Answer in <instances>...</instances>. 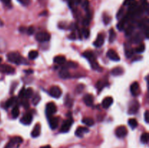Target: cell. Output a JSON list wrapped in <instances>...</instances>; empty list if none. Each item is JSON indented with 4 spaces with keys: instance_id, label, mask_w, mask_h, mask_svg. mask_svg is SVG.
<instances>
[{
    "instance_id": "cell-1",
    "label": "cell",
    "mask_w": 149,
    "mask_h": 148,
    "mask_svg": "<svg viewBox=\"0 0 149 148\" xmlns=\"http://www.w3.org/2000/svg\"><path fill=\"white\" fill-rule=\"evenodd\" d=\"M7 59L12 63L16 64V65H20L22 63L23 58L20 56V54L17 52H10L7 55Z\"/></svg>"
},
{
    "instance_id": "cell-2",
    "label": "cell",
    "mask_w": 149,
    "mask_h": 148,
    "mask_svg": "<svg viewBox=\"0 0 149 148\" xmlns=\"http://www.w3.org/2000/svg\"><path fill=\"white\" fill-rule=\"evenodd\" d=\"M35 38L39 42H46L50 39V35L47 32H39L36 33Z\"/></svg>"
},
{
    "instance_id": "cell-3",
    "label": "cell",
    "mask_w": 149,
    "mask_h": 148,
    "mask_svg": "<svg viewBox=\"0 0 149 148\" xmlns=\"http://www.w3.org/2000/svg\"><path fill=\"white\" fill-rule=\"evenodd\" d=\"M22 142H23V139L20 136H15L10 139V141L6 145L4 148H13L15 145H20Z\"/></svg>"
},
{
    "instance_id": "cell-4",
    "label": "cell",
    "mask_w": 149,
    "mask_h": 148,
    "mask_svg": "<svg viewBox=\"0 0 149 148\" xmlns=\"http://www.w3.org/2000/svg\"><path fill=\"white\" fill-rule=\"evenodd\" d=\"M73 124V119L72 118H69L67 120H65V121L63 122V123L62 124V126L61 128V130L60 131L61 133H66L69 131V129H71V126Z\"/></svg>"
},
{
    "instance_id": "cell-5",
    "label": "cell",
    "mask_w": 149,
    "mask_h": 148,
    "mask_svg": "<svg viewBox=\"0 0 149 148\" xmlns=\"http://www.w3.org/2000/svg\"><path fill=\"white\" fill-rule=\"evenodd\" d=\"M49 94L52 96L54 98H59L62 94V91H61V88L58 86H52L49 91Z\"/></svg>"
},
{
    "instance_id": "cell-6",
    "label": "cell",
    "mask_w": 149,
    "mask_h": 148,
    "mask_svg": "<svg viewBox=\"0 0 149 148\" xmlns=\"http://www.w3.org/2000/svg\"><path fill=\"white\" fill-rule=\"evenodd\" d=\"M57 107L53 102H49L46 106V114L48 118L52 117L54 113H56Z\"/></svg>"
},
{
    "instance_id": "cell-7",
    "label": "cell",
    "mask_w": 149,
    "mask_h": 148,
    "mask_svg": "<svg viewBox=\"0 0 149 148\" xmlns=\"http://www.w3.org/2000/svg\"><path fill=\"white\" fill-rule=\"evenodd\" d=\"M115 133H116V136H118L119 138H123L127 134V129L125 126H120L116 128Z\"/></svg>"
},
{
    "instance_id": "cell-8",
    "label": "cell",
    "mask_w": 149,
    "mask_h": 148,
    "mask_svg": "<svg viewBox=\"0 0 149 148\" xmlns=\"http://www.w3.org/2000/svg\"><path fill=\"white\" fill-rule=\"evenodd\" d=\"M130 91L131 94L135 96V97L139 95L140 92H141V89H140L139 84L138 82H134L131 84Z\"/></svg>"
},
{
    "instance_id": "cell-9",
    "label": "cell",
    "mask_w": 149,
    "mask_h": 148,
    "mask_svg": "<svg viewBox=\"0 0 149 148\" xmlns=\"http://www.w3.org/2000/svg\"><path fill=\"white\" fill-rule=\"evenodd\" d=\"M139 103L138 101H133L130 104L129 107V110H128V113L130 114H135V113H138V110H139Z\"/></svg>"
},
{
    "instance_id": "cell-10",
    "label": "cell",
    "mask_w": 149,
    "mask_h": 148,
    "mask_svg": "<svg viewBox=\"0 0 149 148\" xmlns=\"http://www.w3.org/2000/svg\"><path fill=\"white\" fill-rule=\"evenodd\" d=\"M0 71L2 73H5L12 74L15 73V69L13 67L10 66V65L2 64V65H0Z\"/></svg>"
},
{
    "instance_id": "cell-11",
    "label": "cell",
    "mask_w": 149,
    "mask_h": 148,
    "mask_svg": "<svg viewBox=\"0 0 149 148\" xmlns=\"http://www.w3.org/2000/svg\"><path fill=\"white\" fill-rule=\"evenodd\" d=\"M107 57L113 61H119L120 60V57H119V55L117 54V52L116 51H114L113 49H109L107 52Z\"/></svg>"
},
{
    "instance_id": "cell-12",
    "label": "cell",
    "mask_w": 149,
    "mask_h": 148,
    "mask_svg": "<svg viewBox=\"0 0 149 148\" xmlns=\"http://www.w3.org/2000/svg\"><path fill=\"white\" fill-rule=\"evenodd\" d=\"M83 101H84V104L87 106H92L94 102V98H93V96L90 94H87L84 96L83 97Z\"/></svg>"
},
{
    "instance_id": "cell-13",
    "label": "cell",
    "mask_w": 149,
    "mask_h": 148,
    "mask_svg": "<svg viewBox=\"0 0 149 148\" xmlns=\"http://www.w3.org/2000/svg\"><path fill=\"white\" fill-rule=\"evenodd\" d=\"M113 100L111 97H107L103 100L102 102V106L104 109H108L109 107L111 106V104H113Z\"/></svg>"
},
{
    "instance_id": "cell-14",
    "label": "cell",
    "mask_w": 149,
    "mask_h": 148,
    "mask_svg": "<svg viewBox=\"0 0 149 148\" xmlns=\"http://www.w3.org/2000/svg\"><path fill=\"white\" fill-rule=\"evenodd\" d=\"M32 121V115L31 113H26L20 119V122L24 125H29Z\"/></svg>"
},
{
    "instance_id": "cell-15",
    "label": "cell",
    "mask_w": 149,
    "mask_h": 148,
    "mask_svg": "<svg viewBox=\"0 0 149 148\" xmlns=\"http://www.w3.org/2000/svg\"><path fill=\"white\" fill-rule=\"evenodd\" d=\"M104 36L102 34H99L98 36H97V39H96V40L94 41L93 44H94V46H96V47H101L103 45V44H104Z\"/></svg>"
},
{
    "instance_id": "cell-16",
    "label": "cell",
    "mask_w": 149,
    "mask_h": 148,
    "mask_svg": "<svg viewBox=\"0 0 149 148\" xmlns=\"http://www.w3.org/2000/svg\"><path fill=\"white\" fill-rule=\"evenodd\" d=\"M58 123H59V120H58V118H55V117L49 118V124L52 129H56V128L58 126Z\"/></svg>"
},
{
    "instance_id": "cell-17",
    "label": "cell",
    "mask_w": 149,
    "mask_h": 148,
    "mask_svg": "<svg viewBox=\"0 0 149 148\" xmlns=\"http://www.w3.org/2000/svg\"><path fill=\"white\" fill-rule=\"evenodd\" d=\"M59 76L60 78H63V79H66V78H70V73L68 71V68H65V67L62 68V69L59 72Z\"/></svg>"
},
{
    "instance_id": "cell-18",
    "label": "cell",
    "mask_w": 149,
    "mask_h": 148,
    "mask_svg": "<svg viewBox=\"0 0 149 148\" xmlns=\"http://www.w3.org/2000/svg\"><path fill=\"white\" fill-rule=\"evenodd\" d=\"M41 132V126L39 123H37V124L35 125L34 128L31 131V136L33 138H36L37 136H39L40 135Z\"/></svg>"
},
{
    "instance_id": "cell-19",
    "label": "cell",
    "mask_w": 149,
    "mask_h": 148,
    "mask_svg": "<svg viewBox=\"0 0 149 148\" xmlns=\"http://www.w3.org/2000/svg\"><path fill=\"white\" fill-rule=\"evenodd\" d=\"M89 132V129L86 127H79L78 129L76 130L75 134L76 136L78 137H82L84 133H87Z\"/></svg>"
},
{
    "instance_id": "cell-20",
    "label": "cell",
    "mask_w": 149,
    "mask_h": 148,
    "mask_svg": "<svg viewBox=\"0 0 149 148\" xmlns=\"http://www.w3.org/2000/svg\"><path fill=\"white\" fill-rule=\"evenodd\" d=\"M83 56L86 58V59H88L90 62V63L94 61H95V57L94 54L91 52H85L83 53Z\"/></svg>"
},
{
    "instance_id": "cell-21",
    "label": "cell",
    "mask_w": 149,
    "mask_h": 148,
    "mask_svg": "<svg viewBox=\"0 0 149 148\" xmlns=\"http://www.w3.org/2000/svg\"><path fill=\"white\" fill-rule=\"evenodd\" d=\"M124 73L123 68L121 67H116V68H113L111 71V74L114 76H119V75H122Z\"/></svg>"
},
{
    "instance_id": "cell-22",
    "label": "cell",
    "mask_w": 149,
    "mask_h": 148,
    "mask_svg": "<svg viewBox=\"0 0 149 148\" xmlns=\"http://www.w3.org/2000/svg\"><path fill=\"white\" fill-rule=\"evenodd\" d=\"M124 5L130 7V9H133L137 7L136 0H125L124 2Z\"/></svg>"
},
{
    "instance_id": "cell-23",
    "label": "cell",
    "mask_w": 149,
    "mask_h": 148,
    "mask_svg": "<svg viewBox=\"0 0 149 148\" xmlns=\"http://www.w3.org/2000/svg\"><path fill=\"white\" fill-rule=\"evenodd\" d=\"M66 61V59L64 56H57L54 58V62L58 65H63Z\"/></svg>"
},
{
    "instance_id": "cell-24",
    "label": "cell",
    "mask_w": 149,
    "mask_h": 148,
    "mask_svg": "<svg viewBox=\"0 0 149 148\" xmlns=\"http://www.w3.org/2000/svg\"><path fill=\"white\" fill-rule=\"evenodd\" d=\"M82 123H84L86 126H92L94 125L95 121L93 118H84L82 119Z\"/></svg>"
},
{
    "instance_id": "cell-25",
    "label": "cell",
    "mask_w": 149,
    "mask_h": 148,
    "mask_svg": "<svg viewBox=\"0 0 149 148\" xmlns=\"http://www.w3.org/2000/svg\"><path fill=\"white\" fill-rule=\"evenodd\" d=\"M116 34L115 30H113V28L110 29V30H109V41H110L111 43L115 41V39H116Z\"/></svg>"
},
{
    "instance_id": "cell-26",
    "label": "cell",
    "mask_w": 149,
    "mask_h": 148,
    "mask_svg": "<svg viewBox=\"0 0 149 148\" xmlns=\"http://www.w3.org/2000/svg\"><path fill=\"white\" fill-rule=\"evenodd\" d=\"M128 124H129V126H130L132 129H134L138 126V121L136 120V119L130 118L129 120V121H128Z\"/></svg>"
},
{
    "instance_id": "cell-27",
    "label": "cell",
    "mask_w": 149,
    "mask_h": 148,
    "mask_svg": "<svg viewBox=\"0 0 149 148\" xmlns=\"http://www.w3.org/2000/svg\"><path fill=\"white\" fill-rule=\"evenodd\" d=\"M19 114H20V110H19V108L17 106H15V107H13V109L12 110V115L14 118H16L18 117Z\"/></svg>"
},
{
    "instance_id": "cell-28",
    "label": "cell",
    "mask_w": 149,
    "mask_h": 148,
    "mask_svg": "<svg viewBox=\"0 0 149 148\" xmlns=\"http://www.w3.org/2000/svg\"><path fill=\"white\" fill-rule=\"evenodd\" d=\"M33 96V89L31 88H28L25 90V98L29 99Z\"/></svg>"
},
{
    "instance_id": "cell-29",
    "label": "cell",
    "mask_w": 149,
    "mask_h": 148,
    "mask_svg": "<svg viewBox=\"0 0 149 148\" xmlns=\"http://www.w3.org/2000/svg\"><path fill=\"white\" fill-rule=\"evenodd\" d=\"M15 102H16V100H15V97H11V98H10L5 102L6 107H11L12 105H13V104H14L15 103Z\"/></svg>"
},
{
    "instance_id": "cell-30",
    "label": "cell",
    "mask_w": 149,
    "mask_h": 148,
    "mask_svg": "<svg viewBox=\"0 0 149 148\" xmlns=\"http://www.w3.org/2000/svg\"><path fill=\"white\" fill-rule=\"evenodd\" d=\"M38 55H39V53H38L37 51L32 50V51H31V52H29V59H34L37 57Z\"/></svg>"
},
{
    "instance_id": "cell-31",
    "label": "cell",
    "mask_w": 149,
    "mask_h": 148,
    "mask_svg": "<svg viewBox=\"0 0 149 148\" xmlns=\"http://www.w3.org/2000/svg\"><path fill=\"white\" fill-rule=\"evenodd\" d=\"M141 141L142 143L147 144L148 142V133H143L141 136Z\"/></svg>"
},
{
    "instance_id": "cell-32",
    "label": "cell",
    "mask_w": 149,
    "mask_h": 148,
    "mask_svg": "<svg viewBox=\"0 0 149 148\" xmlns=\"http://www.w3.org/2000/svg\"><path fill=\"white\" fill-rule=\"evenodd\" d=\"M145 49H146L145 44H140L138 47H136V49H135V52H136L137 53H143V52L145 51Z\"/></svg>"
},
{
    "instance_id": "cell-33",
    "label": "cell",
    "mask_w": 149,
    "mask_h": 148,
    "mask_svg": "<svg viewBox=\"0 0 149 148\" xmlns=\"http://www.w3.org/2000/svg\"><path fill=\"white\" fill-rule=\"evenodd\" d=\"M64 64H65V68H76L77 66H78L77 63H76V62H71V61L66 62V63L65 62Z\"/></svg>"
},
{
    "instance_id": "cell-34",
    "label": "cell",
    "mask_w": 149,
    "mask_h": 148,
    "mask_svg": "<svg viewBox=\"0 0 149 148\" xmlns=\"http://www.w3.org/2000/svg\"><path fill=\"white\" fill-rule=\"evenodd\" d=\"M90 64H91L92 65V68H93L94 70H95V71H102V68H100V66L98 65V63L96 62V60L94 61V62H91Z\"/></svg>"
},
{
    "instance_id": "cell-35",
    "label": "cell",
    "mask_w": 149,
    "mask_h": 148,
    "mask_svg": "<svg viewBox=\"0 0 149 148\" xmlns=\"http://www.w3.org/2000/svg\"><path fill=\"white\" fill-rule=\"evenodd\" d=\"M133 31H134V27L132 26H130L129 27L126 28V30H125V35H126L127 36H130V35L132 34Z\"/></svg>"
},
{
    "instance_id": "cell-36",
    "label": "cell",
    "mask_w": 149,
    "mask_h": 148,
    "mask_svg": "<svg viewBox=\"0 0 149 148\" xmlns=\"http://www.w3.org/2000/svg\"><path fill=\"white\" fill-rule=\"evenodd\" d=\"M40 96H39V94H35L34 97H33V99H32V103H33L34 105H36V104H38V103L39 102V101H40Z\"/></svg>"
},
{
    "instance_id": "cell-37",
    "label": "cell",
    "mask_w": 149,
    "mask_h": 148,
    "mask_svg": "<svg viewBox=\"0 0 149 148\" xmlns=\"http://www.w3.org/2000/svg\"><path fill=\"white\" fill-rule=\"evenodd\" d=\"M82 34L83 36H84V37L87 39V38H88L89 36H90V30H89L88 28H84L82 29Z\"/></svg>"
},
{
    "instance_id": "cell-38",
    "label": "cell",
    "mask_w": 149,
    "mask_h": 148,
    "mask_svg": "<svg viewBox=\"0 0 149 148\" xmlns=\"http://www.w3.org/2000/svg\"><path fill=\"white\" fill-rule=\"evenodd\" d=\"M142 36H141V33H138V34L136 35V36L134 37V42L135 43H139V42H141V41H142Z\"/></svg>"
},
{
    "instance_id": "cell-39",
    "label": "cell",
    "mask_w": 149,
    "mask_h": 148,
    "mask_svg": "<svg viewBox=\"0 0 149 148\" xmlns=\"http://www.w3.org/2000/svg\"><path fill=\"white\" fill-rule=\"evenodd\" d=\"M125 21H124L123 20H121V21L117 24L118 29H119V30H123L124 28H125Z\"/></svg>"
},
{
    "instance_id": "cell-40",
    "label": "cell",
    "mask_w": 149,
    "mask_h": 148,
    "mask_svg": "<svg viewBox=\"0 0 149 148\" xmlns=\"http://www.w3.org/2000/svg\"><path fill=\"white\" fill-rule=\"evenodd\" d=\"M111 18L109 15H103V22H104V23L106 25L109 24L111 22Z\"/></svg>"
},
{
    "instance_id": "cell-41",
    "label": "cell",
    "mask_w": 149,
    "mask_h": 148,
    "mask_svg": "<svg viewBox=\"0 0 149 148\" xmlns=\"http://www.w3.org/2000/svg\"><path fill=\"white\" fill-rule=\"evenodd\" d=\"M124 13H125V9L121 8L117 13V18L118 19L122 18V17L124 16Z\"/></svg>"
},
{
    "instance_id": "cell-42",
    "label": "cell",
    "mask_w": 149,
    "mask_h": 148,
    "mask_svg": "<svg viewBox=\"0 0 149 148\" xmlns=\"http://www.w3.org/2000/svg\"><path fill=\"white\" fill-rule=\"evenodd\" d=\"M134 52H133V49H127L126 51H125V55H127V57H130L132 56V55H133Z\"/></svg>"
},
{
    "instance_id": "cell-43",
    "label": "cell",
    "mask_w": 149,
    "mask_h": 148,
    "mask_svg": "<svg viewBox=\"0 0 149 148\" xmlns=\"http://www.w3.org/2000/svg\"><path fill=\"white\" fill-rule=\"evenodd\" d=\"M17 1H18L20 4H23V6H28L31 2L30 0H17Z\"/></svg>"
},
{
    "instance_id": "cell-44",
    "label": "cell",
    "mask_w": 149,
    "mask_h": 148,
    "mask_svg": "<svg viewBox=\"0 0 149 148\" xmlns=\"http://www.w3.org/2000/svg\"><path fill=\"white\" fill-rule=\"evenodd\" d=\"M34 33V27L33 26H30L27 29V33L29 35H32Z\"/></svg>"
},
{
    "instance_id": "cell-45",
    "label": "cell",
    "mask_w": 149,
    "mask_h": 148,
    "mask_svg": "<svg viewBox=\"0 0 149 148\" xmlns=\"http://www.w3.org/2000/svg\"><path fill=\"white\" fill-rule=\"evenodd\" d=\"M66 100H68V101H66V100H65V105L71 107V106L72 105L73 101L69 98V97H68V96H67L66 97Z\"/></svg>"
},
{
    "instance_id": "cell-46",
    "label": "cell",
    "mask_w": 149,
    "mask_h": 148,
    "mask_svg": "<svg viewBox=\"0 0 149 148\" xmlns=\"http://www.w3.org/2000/svg\"><path fill=\"white\" fill-rule=\"evenodd\" d=\"M84 89V86L83 84H80V85H78L77 87V93H80L82 91V90Z\"/></svg>"
},
{
    "instance_id": "cell-47",
    "label": "cell",
    "mask_w": 149,
    "mask_h": 148,
    "mask_svg": "<svg viewBox=\"0 0 149 148\" xmlns=\"http://www.w3.org/2000/svg\"><path fill=\"white\" fill-rule=\"evenodd\" d=\"M82 7L83 8L85 9V10H88V7H89V2H88V0H85V1L83 2L82 4Z\"/></svg>"
},
{
    "instance_id": "cell-48",
    "label": "cell",
    "mask_w": 149,
    "mask_h": 148,
    "mask_svg": "<svg viewBox=\"0 0 149 148\" xmlns=\"http://www.w3.org/2000/svg\"><path fill=\"white\" fill-rule=\"evenodd\" d=\"M25 88H23L20 91V92H19V97L20 98H24L25 97Z\"/></svg>"
},
{
    "instance_id": "cell-49",
    "label": "cell",
    "mask_w": 149,
    "mask_h": 148,
    "mask_svg": "<svg viewBox=\"0 0 149 148\" xmlns=\"http://www.w3.org/2000/svg\"><path fill=\"white\" fill-rule=\"evenodd\" d=\"M22 104H23V107H24L25 108H26V109L29 108V104L27 101V99H26V100H23V101H22Z\"/></svg>"
},
{
    "instance_id": "cell-50",
    "label": "cell",
    "mask_w": 149,
    "mask_h": 148,
    "mask_svg": "<svg viewBox=\"0 0 149 148\" xmlns=\"http://www.w3.org/2000/svg\"><path fill=\"white\" fill-rule=\"evenodd\" d=\"M144 119H145V121L146 123H148V110H146L145 112V114H144Z\"/></svg>"
},
{
    "instance_id": "cell-51",
    "label": "cell",
    "mask_w": 149,
    "mask_h": 148,
    "mask_svg": "<svg viewBox=\"0 0 149 148\" xmlns=\"http://www.w3.org/2000/svg\"><path fill=\"white\" fill-rule=\"evenodd\" d=\"M75 4V1L74 0H68V5H69L70 8H73Z\"/></svg>"
},
{
    "instance_id": "cell-52",
    "label": "cell",
    "mask_w": 149,
    "mask_h": 148,
    "mask_svg": "<svg viewBox=\"0 0 149 148\" xmlns=\"http://www.w3.org/2000/svg\"><path fill=\"white\" fill-rule=\"evenodd\" d=\"M68 38H69L70 39H71V40H74V39H76L75 33H74V32H73V33H71V34H70L69 36H68Z\"/></svg>"
},
{
    "instance_id": "cell-53",
    "label": "cell",
    "mask_w": 149,
    "mask_h": 148,
    "mask_svg": "<svg viewBox=\"0 0 149 148\" xmlns=\"http://www.w3.org/2000/svg\"><path fill=\"white\" fill-rule=\"evenodd\" d=\"M1 1L6 5H10L11 4V0H1Z\"/></svg>"
},
{
    "instance_id": "cell-54",
    "label": "cell",
    "mask_w": 149,
    "mask_h": 148,
    "mask_svg": "<svg viewBox=\"0 0 149 148\" xmlns=\"http://www.w3.org/2000/svg\"><path fill=\"white\" fill-rule=\"evenodd\" d=\"M40 148H51V147L49 145H45V146L41 147Z\"/></svg>"
},
{
    "instance_id": "cell-55",
    "label": "cell",
    "mask_w": 149,
    "mask_h": 148,
    "mask_svg": "<svg viewBox=\"0 0 149 148\" xmlns=\"http://www.w3.org/2000/svg\"><path fill=\"white\" fill-rule=\"evenodd\" d=\"M4 26V23H3L2 20L0 19V27H1V26Z\"/></svg>"
},
{
    "instance_id": "cell-56",
    "label": "cell",
    "mask_w": 149,
    "mask_h": 148,
    "mask_svg": "<svg viewBox=\"0 0 149 148\" xmlns=\"http://www.w3.org/2000/svg\"><path fill=\"white\" fill-rule=\"evenodd\" d=\"M25 72L27 73H33V71H31V70H30V71H25Z\"/></svg>"
},
{
    "instance_id": "cell-57",
    "label": "cell",
    "mask_w": 149,
    "mask_h": 148,
    "mask_svg": "<svg viewBox=\"0 0 149 148\" xmlns=\"http://www.w3.org/2000/svg\"><path fill=\"white\" fill-rule=\"evenodd\" d=\"M81 0H76V2H77V4H79V3H81Z\"/></svg>"
},
{
    "instance_id": "cell-58",
    "label": "cell",
    "mask_w": 149,
    "mask_h": 148,
    "mask_svg": "<svg viewBox=\"0 0 149 148\" xmlns=\"http://www.w3.org/2000/svg\"><path fill=\"white\" fill-rule=\"evenodd\" d=\"M1 61H2V59H1V58L0 57V63H1Z\"/></svg>"
},
{
    "instance_id": "cell-59",
    "label": "cell",
    "mask_w": 149,
    "mask_h": 148,
    "mask_svg": "<svg viewBox=\"0 0 149 148\" xmlns=\"http://www.w3.org/2000/svg\"><path fill=\"white\" fill-rule=\"evenodd\" d=\"M141 1H146V0H141Z\"/></svg>"
}]
</instances>
